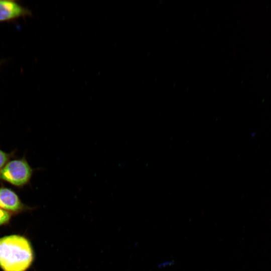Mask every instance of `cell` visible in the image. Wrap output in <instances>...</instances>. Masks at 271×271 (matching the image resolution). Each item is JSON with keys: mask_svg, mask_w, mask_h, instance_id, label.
I'll return each mask as SVG.
<instances>
[{"mask_svg": "<svg viewBox=\"0 0 271 271\" xmlns=\"http://www.w3.org/2000/svg\"><path fill=\"white\" fill-rule=\"evenodd\" d=\"M34 259L29 240L19 235L0 238V267L4 271H26Z\"/></svg>", "mask_w": 271, "mask_h": 271, "instance_id": "6da1fadb", "label": "cell"}, {"mask_svg": "<svg viewBox=\"0 0 271 271\" xmlns=\"http://www.w3.org/2000/svg\"><path fill=\"white\" fill-rule=\"evenodd\" d=\"M174 264V261L172 260H166L159 263L158 266L159 267L165 268L168 266H172Z\"/></svg>", "mask_w": 271, "mask_h": 271, "instance_id": "52a82bcc", "label": "cell"}, {"mask_svg": "<svg viewBox=\"0 0 271 271\" xmlns=\"http://www.w3.org/2000/svg\"><path fill=\"white\" fill-rule=\"evenodd\" d=\"M33 172L25 157L10 160L0 170V181L22 188L29 183Z\"/></svg>", "mask_w": 271, "mask_h": 271, "instance_id": "7a4b0ae2", "label": "cell"}, {"mask_svg": "<svg viewBox=\"0 0 271 271\" xmlns=\"http://www.w3.org/2000/svg\"><path fill=\"white\" fill-rule=\"evenodd\" d=\"M14 152L8 153L0 150V170L14 156Z\"/></svg>", "mask_w": 271, "mask_h": 271, "instance_id": "5b68a950", "label": "cell"}, {"mask_svg": "<svg viewBox=\"0 0 271 271\" xmlns=\"http://www.w3.org/2000/svg\"><path fill=\"white\" fill-rule=\"evenodd\" d=\"M0 208L11 213H19L30 208L13 190L5 186L0 187Z\"/></svg>", "mask_w": 271, "mask_h": 271, "instance_id": "277c9868", "label": "cell"}, {"mask_svg": "<svg viewBox=\"0 0 271 271\" xmlns=\"http://www.w3.org/2000/svg\"><path fill=\"white\" fill-rule=\"evenodd\" d=\"M31 11L13 0H0V22H12L31 16Z\"/></svg>", "mask_w": 271, "mask_h": 271, "instance_id": "3957f363", "label": "cell"}, {"mask_svg": "<svg viewBox=\"0 0 271 271\" xmlns=\"http://www.w3.org/2000/svg\"><path fill=\"white\" fill-rule=\"evenodd\" d=\"M11 218V213L0 208V226L9 222Z\"/></svg>", "mask_w": 271, "mask_h": 271, "instance_id": "8992f818", "label": "cell"}]
</instances>
